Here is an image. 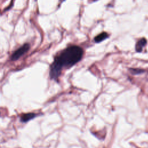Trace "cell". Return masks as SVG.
I'll list each match as a JSON object with an SVG mask.
<instances>
[{
	"mask_svg": "<svg viewBox=\"0 0 148 148\" xmlns=\"http://www.w3.org/2000/svg\"><path fill=\"white\" fill-rule=\"evenodd\" d=\"M147 40L145 38L140 39L135 45V50L137 52H141L143 50V48L146 46Z\"/></svg>",
	"mask_w": 148,
	"mask_h": 148,
	"instance_id": "cell-4",
	"label": "cell"
},
{
	"mask_svg": "<svg viewBox=\"0 0 148 148\" xmlns=\"http://www.w3.org/2000/svg\"><path fill=\"white\" fill-rule=\"evenodd\" d=\"M29 48L30 45L29 43H25L13 53L10 56V60L12 61H16L19 59L22 56H23L29 50Z\"/></svg>",
	"mask_w": 148,
	"mask_h": 148,
	"instance_id": "cell-2",
	"label": "cell"
},
{
	"mask_svg": "<svg viewBox=\"0 0 148 148\" xmlns=\"http://www.w3.org/2000/svg\"><path fill=\"white\" fill-rule=\"evenodd\" d=\"M83 50L76 45H71L60 52L50 65L49 76L51 79L57 81L62 70L69 68L77 63L82 58Z\"/></svg>",
	"mask_w": 148,
	"mask_h": 148,
	"instance_id": "cell-1",
	"label": "cell"
},
{
	"mask_svg": "<svg viewBox=\"0 0 148 148\" xmlns=\"http://www.w3.org/2000/svg\"><path fill=\"white\" fill-rule=\"evenodd\" d=\"M108 36H109V35L106 32H102L94 38V40L96 42L98 43V42H100L106 39Z\"/></svg>",
	"mask_w": 148,
	"mask_h": 148,
	"instance_id": "cell-5",
	"label": "cell"
},
{
	"mask_svg": "<svg viewBox=\"0 0 148 148\" xmlns=\"http://www.w3.org/2000/svg\"><path fill=\"white\" fill-rule=\"evenodd\" d=\"M37 116L36 113L34 112H28L25 113H23L20 117V121L21 123H25L30 120L35 119Z\"/></svg>",
	"mask_w": 148,
	"mask_h": 148,
	"instance_id": "cell-3",
	"label": "cell"
}]
</instances>
